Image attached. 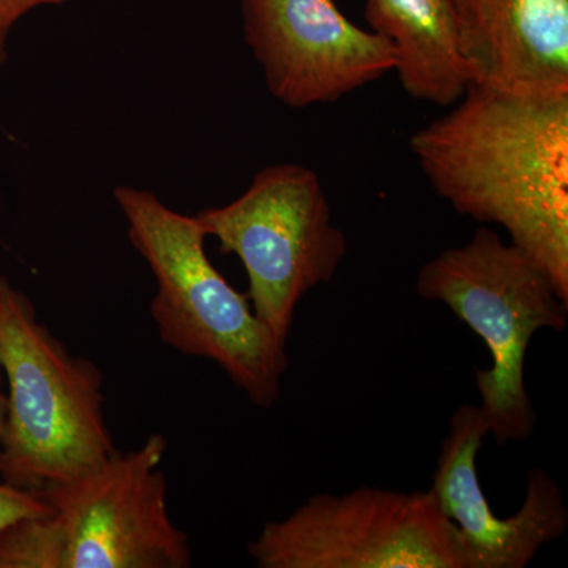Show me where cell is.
<instances>
[{"label":"cell","mask_w":568,"mask_h":568,"mask_svg":"<svg viewBox=\"0 0 568 568\" xmlns=\"http://www.w3.org/2000/svg\"><path fill=\"white\" fill-rule=\"evenodd\" d=\"M67 537L54 511L18 519L0 532V568H65Z\"/></svg>","instance_id":"obj_12"},{"label":"cell","mask_w":568,"mask_h":568,"mask_svg":"<svg viewBox=\"0 0 568 568\" xmlns=\"http://www.w3.org/2000/svg\"><path fill=\"white\" fill-rule=\"evenodd\" d=\"M425 301L443 302L491 354V368L474 372L481 417L496 444L532 435L537 414L525 384L530 339L538 331L562 332L568 304L525 250L478 227L467 244L429 260L417 276Z\"/></svg>","instance_id":"obj_4"},{"label":"cell","mask_w":568,"mask_h":568,"mask_svg":"<svg viewBox=\"0 0 568 568\" xmlns=\"http://www.w3.org/2000/svg\"><path fill=\"white\" fill-rule=\"evenodd\" d=\"M242 18L268 92L294 110L338 102L395 70L390 43L335 0H244Z\"/></svg>","instance_id":"obj_8"},{"label":"cell","mask_w":568,"mask_h":568,"mask_svg":"<svg viewBox=\"0 0 568 568\" xmlns=\"http://www.w3.org/2000/svg\"><path fill=\"white\" fill-rule=\"evenodd\" d=\"M0 369L7 383L0 480L40 495L118 454L102 369L71 354L7 276H0Z\"/></svg>","instance_id":"obj_2"},{"label":"cell","mask_w":568,"mask_h":568,"mask_svg":"<svg viewBox=\"0 0 568 568\" xmlns=\"http://www.w3.org/2000/svg\"><path fill=\"white\" fill-rule=\"evenodd\" d=\"M365 20L390 43L394 71L413 99L452 106L473 84L452 0H366Z\"/></svg>","instance_id":"obj_11"},{"label":"cell","mask_w":568,"mask_h":568,"mask_svg":"<svg viewBox=\"0 0 568 568\" xmlns=\"http://www.w3.org/2000/svg\"><path fill=\"white\" fill-rule=\"evenodd\" d=\"M450 108L410 138L426 179L459 215L504 227L568 304V97L470 84Z\"/></svg>","instance_id":"obj_1"},{"label":"cell","mask_w":568,"mask_h":568,"mask_svg":"<svg viewBox=\"0 0 568 568\" xmlns=\"http://www.w3.org/2000/svg\"><path fill=\"white\" fill-rule=\"evenodd\" d=\"M70 0H0V67L9 59V39L14 26L40 7L63 6Z\"/></svg>","instance_id":"obj_14"},{"label":"cell","mask_w":568,"mask_h":568,"mask_svg":"<svg viewBox=\"0 0 568 568\" xmlns=\"http://www.w3.org/2000/svg\"><path fill=\"white\" fill-rule=\"evenodd\" d=\"M168 450L152 435L136 450L40 496L61 519L65 568H186L189 536L168 508V481L160 466Z\"/></svg>","instance_id":"obj_7"},{"label":"cell","mask_w":568,"mask_h":568,"mask_svg":"<svg viewBox=\"0 0 568 568\" xmlns=\"http://www.w3.org/2000/svg\"><path fill=\"white\" fill-rule=\"evenodd\" d=\"M473 84L568 97V0H452Z\"/></svg>","instance_id":"obj_10"},{"label":"cell","mask_w":568,"mask_h":568,"mask_svg":"<svg viewBox=\"0 0 568 568\" xmlns=\"http://www.w3.org/2000/svg\"><path fill=\"white\" fill-rule=\"evenodd\" d=\"M7 394L3 392V373L0 369V443H2L3 422H6Z\"/></svg>","instance_id":"obj_15"},{"label":"cell","mask_w":568,"mask_h":568,"mask_svg":"<svg viewBox=\"0 0 568 568\" xmlns=\"http://www.w3.org/2000/svg\"><path fill=\"white\" fill-rule=\"evenodd\" d=\"M52 508L40 495L14 488L0 480V532L18 519L51 514Z\"/></svg>","instance_id":"obj_13"},{"label":"cell","mask_w":568,"mask_h":568,"mask_svg":"<svg viewBox=\"0 0 568 568\" xmlns=\"http://www.w3.org/2000/svg\"><path fill=\"white\" fill-rule=\"evenodd\" d=\"M261 568H467L459 534L432 489L362 487L310 497L248 544Z\"/></svg>","instance_id":"obj_6"},{"label":"cell","mask_w":568,"mask_h":568,"mask_svg":"<svg viewBox=\"0 0 568 568\" xmlns=\"http://www.w3.org/2000/svg\"><path fill=\"white\" fill-rule=\"evenodd\" d=\"M114 197L130 242L156 280L151 315L160 338L179 353L222 366L254 406H274L287 369L286 345L256 316L248 295L235 291L209 260L207 235L196 216L134 186H118Z\"/></svg>","instance_id":"obj_3"},{"label":"cell","mask_w":568,"mask_h":568,"mask_svg":"<svg viewBox=\"0 0 568 568\" xmlns=\"http://www.w3.org/2000/svg\"><path fill=\"white\" fill-rule=\"evenodd\" d=\"M194 216L223 253L244 264L254 313L286 345L298 302L332 282L347 253L315 171L294 163L264 168L233 203Z\"/></svg>","instance_id":"obj_5"},{"label":"cell","mask_w":568,"mask_h":568,"mask_svg":"<svg viewBox=\"0 0 568 568\" xmlns=\"http://www.w3.org/2000/svg\"><path fill=\"white\" fill-rule=\"evenodd\" d=\"M487 436L478 406L458 407L429 489L458 530L467 568H525L541 547L566 532V499L555 478L536 467L521 508L514 517H497L478 480L477 455Z\"/></svg>","instance_id":"obj_9"}]
</instances>
